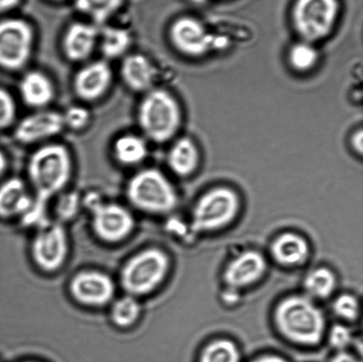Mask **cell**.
<instances>
[{"instance_id":"28","label":"cell","mask_w":363,"mask_h":362,"mask_svg":"<svg viewBox=\"0 0 363 362\" xmlns=\"http://www.w3.org/2000/svg\"><path fill=\"white\" fill-rule=\"evenodd\" d=\"M318 60V52L311 43L294 45L289 52V62L295 70L306 72L313 69Z\"/></svg>"},{"instance_id":"29","label":"cell","mask_w":363,"mask_h":362,"mask_svg":"<svg viewBox=\"0 0 363 362\" xmlns=\"http://www.w3.org/2000/svg\"><path fill=\"white\" fill-rule=\"evenodd\" d=\"M65 129L79 131L87 128L91 123V113L81 106H72L62 113Z\"/></svg>"},{"instance_id":"19","label":"cell","mask_w":363,"mask_h":362,"mask_svg":"<svg viewBox=\"0 0 363 362\" xmlns=\"http://www.w3.org/2000/svg\"><path fill=\"white\" fill-rule=\"evenodd\" d=\"M121 74L124 83L134 91H150L155 76L150 60L138 53L124 58Z\"/></svg>"},{"instance_id":"36","label":"cell","mask_w":363,"mask_h":362,"mask_svg":"<svg viewBox=\"0 0 363 362\" xmlns=\"http://www.w3.org/2000/svg\"><path fill=\"white\" fill-rule=\"evenodd\" d=\"M20 2L21 0H0V14L13 9Z\"/></svg>"},{"instance_id":"17","label":"cell","mask_w":363,"mask_h":362,"mask_svg":"<svg viewBox=\"0 0 363 362\" xmlns=\"http://www.w3.org/2000/svg\"><path fill=\"white\" fill-rule=\"evenodd\" d=\"M19 88L21 98L30 108L41 110L55 98V86L52 81L40 71H30L25 74Z\"/></svg>"},{"instance_id":"24","label":"cell","mask_w":363,"mask_h":362,"mask_svg":"<svg viewBox=\"0 0 363 362\" xmlns=\"http://www.w3.org/2000/svg\"><path fill=\"white\" fill-rule=\"evenodd\" d=\"M336 285L335 275L330 269L326 268L315 269L306 276L304 280L306 292L315 299H327L333 293Z\"/></svg>"},{"instance_id":"20","label":"cell","mask_w":363,"mask_h":362,"mask_svg":"<svg viewBox=\"0 0 363 362\" xmlns=\"http://www.w3.org/2000/svg\"><path fill=\"white\" fill-rule=\"evenodd\" d=\"M270 251L277 264L291 267L307 260L309 247L307 241L297 234L284 233L274 241Z\"/></svg>"},{"instance_id":"10","label":"cell","mask_w":363,"mask_h":362,"mask_svg":"<svg viewBox=\"0 0 363 362\" xmlns=\"http://www.w3.org/2000/svg\"><path fill=\"white\" fill-rule=\"evenodd\" d=\"M32 243V256L39 268L55 271L62 267L67 254L65 230L58 223L45 222Z\"/></svg>"},{"instance_id":"39","label":"cell","mask_w":363,"mask_h":362,"mask_svg":"<svg viewBox=\"0 0 363 362\" xmlns=\"http://www.w3.org/2000/svg\"><path fill=\"white\" fill-rule=\"evenodd\" d=\"M25 362H37V361H25Z\"/></svg>"},{"instance_id":"15","label":"cell","mask_w":363,"mask_h":362,"mask_svg":"<svg viewBox=\"0 0 363 362\" xmlns=\"http://www.w3.org/2000/svg\"><path fill=\"white\" fill-rule=\"evenodd\" d=\"M266 268V261L261 254L255 251H245L227 266L223 280L230 288H245L261 279Z\"/></svg>"},{"instance_id":"38","label":"cell","mask_w":363,"mask_h":362,"mask_svg":"<svg viewBox=\"0 0 363 362\" xmlns=\"http://www.w3.org/2000/svg\"><path fill=\"white\" fill-rule=\"evenodd\" d=\"M7 161L5 154L0 152V176L6 171Z\"/></svg>"},{"instance_id":"9","label":"cell","mask_w":363,"mask_h":362,"mask_svg":"<svg viewBox=\"0 0 363 362\" xmlns=\"http://www.w3.org/2000/svg\"><path fill=\"white\" fill-rule=\"evenodd\" d=\"M87 200L92 212V226L99 239L110 243L119 242L133 232L134 219L125 208L119 205L103 203L94 193Z\"/></svg>"},{"instance_id":"2","label":"cell","mask_w":363,"mask_h":362,"mask_svg":"<svg viewBox=\"0 0 363 362\" xmlns=\"http://www.w3.org/2000/svg\"><path fill=\"white\" fill-rule=\"evenodd\" d=\"M274 317L281 334L297 345H318L325 334V315L307 297L291 296L281 301Z\"/></svg>"},{"instance_id":"18","label":"cell","mask_w":363,"mask_h":362,"mask_svg":"<svg viewBox=\"0 0 363 362\" xmlns=\"http://www.w3.org/2000/svg\"><path fill=\"white\" fill-rule=\"evenodd\" d=\"M33 205V198L23 181L7 180L0 186V217L11 218L24 216Z\"/></svg>"},{"instance_id":"27","label":"cell","mask_w":363,"mask_h":362,"mask_svg":"<svg viewBox=\"0 0 363 362\" xmlns=\"http://www.w3.org/2000/svg\"><path fill=\"white\" fill-rule=\"evenodd\" d=\"M140 306L133 296H126L116 301L111 310V319L118 327L133 325L140 315Z\"/></svg>"},{"instance_id":"32","label":"cell","mask_w":363,"mask_h":362,"mask_svg":"<svg viewBox=\"0 0 363 362\" xmlns=\"http://www.w3.org/2000/svg\"><path fill=\"white\" fill-rule=\"evenodd\" d=\"M329 342L334 349L343 352L353 342V335L346 326L334 325L329 333Z\"/></svg>"},{"instance_id":"33","label":"cell","mask_w":363,"mask_h":362,"mask_svg":"<svg viewBox=\"0 0 363 362\" xmlns=\"http://www.w3.org/2000/svg\"><path fill=\"white\" fill-rule=\"evenodd\" d=\"M79 204V198L76 194L71 193L66 195L60 201L59 214L63 218H70L76 214Z\"/></svg>"},{"instance_id":"11","label":"cell","mask_w":363,"mask_h":362,"mask_svg":"<svg viewBox=\"0 0 363 362\" xmlns=\"http://www.w3.org/2000/svg\"><path fill=\"white\" fill-rule=\"evenodd\" d=\"M172 45L181 53L201 57L208 53L213 45L212 35L199 21L184 17L173 23L169 31Z\"/></svg>"},{"instance_id":"37","label":"cell","mask_w":363,"mask_h":362,"mask_svg":"<svg viewBox=\"0 0 363 362\" xmlns=\"http://www.w3.org/2000/svg\"><path fill=\"white\" fill-rule=\"evenodd\" d=\"M252 362H288L284 358L277 356H265L258 358Z\"/></svg>"},{"instance_id":"26","label":"cell","mask_w":363,"mask_h":362,"mask_svg":"<svg viewBox=\"0 0 363 362\" xmlns=\"http://www.w3.org/2000/svg\"><path fill=\"white\" fill-rule=\"evenodd\" d=\"M241 356L236 344L218 339L203 349L199 362H240Z\"/></svg>"},{"instance_id":"13","label":"cell","mask_w":363,"mask_h":362,"mask_svg":"<svg viewBox=\"0 0 363 362\" xmlns=\"http://www.w3.org/2000/svg\"><path fill=\"white\" fill-rule=\"evenodd\" d=\"M70 292L78 302L87 306H104L113 299L115 285L108 276L102 273H80L70 283Z\"/></svg>"},{"instance_id":"16","label":"cell","mask_w":363,"mask_h":362,"mask_svg":"<svg viewBox=\"0 0 363 362\" xmlns=\"http://www.w3.org/2000/svg\"><path fill=\"white\" fill-rule=\"evenodd\" d=\"M99 28L95 24L74 23L64 34V55L70 62H81L90 58L99 42Z\"/></svg>"},{"instance_id":"21","label":"cell","mask_w":363,"mask_h":362,"mask_svg":"<svg viewBox=\"0 0 363 362\" xmlns=\"http://www.w3.org/2000/svg\"><path fill=\"white\" fill-rule=\"evenodd\" d=\"M199 162L198 148L190 138H180L170 149L168 156L169 166L177 176H191L198 168Z\"/></svg>"},{"instance_id":"25","label":"cell","mask_w":363,"mask_h":362,"mask_svg":"<svg viewBox=\"0 0 363 362\" xmlns=\"http://www.w3.org/2000/svg\"><path fill=\"white\" fill-rule=\"evenodd\" d=\"M123 0H76L82 13L90 17L96 26H101L122 6Z\"/></svg>"},{"instance_id":"23","label":"cell","mask_w":363,"mask_h":362,"mask_svg":"<svg viewBox=\"0 0 363 362\" xmlns=\"http://www.w3.org/2000/svg\"><path fill=\"white\" fill-rule=\"evenodd\" d=\"M99 43L106 59H117L126 55L133 38L130 32L122 28L104 27L99 30Z\"/></svg>"},{"instance_id":"30","label":"cell","mask_w":363,"mask_h":362,"mask_svg":"<svg viewBox=\"0 0 363 362\" xmlns=\"http://www.w3.org/2000/svg\"><path fill=\"white\" fill-rule=\"evenodd\" d=\"M333 311L337 317L347 321H354L360 314V306L357 299L351 294H342L333 303Z\"/></svg>"},{"instance_id":"5","label":"cell","mask_w":363,"mask_h":362,"mask_svg":"<svg viewBox=\"0 0 363 362\" xmlns=\"http://www.w3.org/2000/svg\"><path fill=\"white\" fill-rule=\"evenodd\" d=\"M169 268V258L162 251L147 249L127 262L121 275V282L130 295H145L161 285Z\"/></svg>"},{"instance_id":"12","label":"cell","mask_w":363,"mask_h":362,"mask_svg":"<svg viewBox=\"0 0 363 362\" xmlns=\"http://www.w3.org/2000/svg\"><path fill=\"white\" fill-rule=\"evenodd\" d=\"M65 129L62 113L52 110H39L24 117L14 130V137L21 144H34L49 140Z\"/></svg>"},{"instance_id":"22","label":"cell","mask_w":363,"mask_h":362,"mask_svg":"<svg viewBox=\"0 0 363 362\" xmlns=\"http://www.w3.org/2000/svg\"><path fill=\"white\" fill-rule=\"evenodd\" d=\"M148 147L143 137L134 134L123 135L113 145L117 162L125 166L140 164L147 157Z\"/></svg>"},{"instance_id":"3","label":"cell","mask_w":363,"mask_h":362,"mask_svg":"<svg viewBox=\"0 0 363 362\" xmlns=\"http://www.w3.org/2000/svg\"><path fill=\"white\" fill-rule=\"evenodd\" d=\"M138 119L145 137L155 143H164L179 130V103L167 91H149L138 108Z\"/></svg>"},{"instance_id":"4","label":"cell","mask_w":363,"mask_h":362,"mask_svg":"<svg viewBox=\"0 0 363 362\" xmlns=\"http://www.w3.org/2000/svg\"><path fill=\"white\" fill-rule=\"evenodd\" d=\"M127 194L135 207L151 214H166L177 205V195L172 184L155 169L137 173L128 183Z\"/></svg>"},{"instance_id":"6","label":"cell","mask_w":363,"mask_h":362,"mask_svg":"<svg viewBox=\"0 0 363 362\" xmlns=\"http://www.w3.org/2000/svg\"><path fill=\"white\" fill-rule=\"evenodd\" d=\"M240 209V198L234 191L218 187L199 198L191 214V230L196 233L213 232L233 221Z\"/></svg>"},{"instance_id":"31","label":"cell","mask_w":363,"mask_h":362,"mask_svg":"<svg viewBox=\"0 0 363 362\" xmlns=\"http://www.w3.org/2000/svg\"><path fill=\"white\" fill-rule=\"evenodd\" d=\"M16 118V105L12 95L0 88V130L12 125Z\"/></svg>"},{"instance_id":"34","label":"cell","mask_w":363,"mask_h":362,"mask_svg":"<svg viewBox=\"0 0 363 362\" xmlns=\"http://www.w3.org/2000/svg\"><path fill=\"white\" fill-rule=\"evenodd\" d=\"M330 362H362L360 360H358L357 357L352 356V354L348 353L346 351H343V352H339L334 356L332 361Z\"/></svg>"},{"instance_id":"8","label":"cell","mask_w":363,"mask_h":362,"mask_svg":"<svg viewBox=\"0 0 363 362\" xmlns=\"http://www.w3.org/2000/svg\"><path fill=\"white\" fill-rule=\"evenodd\" d=\"M35 40L33 28L23 19L0 21V67L18 71L31 58Z\"/></svg>"},{"instance_id":"35","label":"cell","mask_w":363,"mask_h":362,"mask_svg":"<svg viewBox=\"0 0 363 362\" xmlns=\"http://www.w3.org/2000/svg\"><path fill=\"white\" fill-rule=\"evenodd\" d=\"M352 145L354 150L358 152L359 154H362L363 151V132L360 130L354 135L353 140H352Z\"/></svg>"},{"instance_id":"14","label":"cell","mask_w":363,"mask_h":362,"mask_svg":"<svg viewBox=\"0 0 363 362\" xmlns=\"http://www.w3.org/2000/svg\"><path fill=\"white\" fill-rule=\"evenodd\" d=\"M112 80V69L108 63L97 60L78 71L74 78V90L83 101H96L108 91Z\"/></svg>"},{"instance_id":"1","label":"cell","mask_w":363,"mask_h":362,"mask_svg":"<svg viewBox=\"0 0 363 362\" xmlns=\"http://www.w3.org/2000/svg\"><path fill=\"white\" fill-rule=\"evenodd\" d=\"M72 170V157L65 145H46L34 152L28 161V175L35 198L30 211L23 216L25 222L45 225L46 204L66 187Z\"/></svg>"},{"instance_id":"7","label":"cell","mask_w":363,"mask_h":362,"mask_svg":"<svg viewBox=\"0 0 363 362\" xmlns=\"http://www.w3.org/2000/svg\"><path fill=\"white\" fill-rule=\"evenodd\" d=\"M337 0H297L294 9L295 30L305 42L321 40L336 23Z\"/></svg>"}]
</instances>
